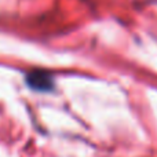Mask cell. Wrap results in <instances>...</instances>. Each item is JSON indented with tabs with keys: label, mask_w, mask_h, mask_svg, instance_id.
<instances>
[{
	"label": "cell",
	"mask_w": 157,
	"mask_h": 157,
	"mask_svg": "<svg viewBox=\"0 0 157 157\" xmlns=\"http://www.w3.org/2000/svg\"><path fill=\"white\" fill-rule=\"evenodd\" d=\"M26 83L36 91H51L54 88V78L44 71H33L26 76Z\"/></svg>",
	"instance_id": "6da1fadb"
}]
</instances>
